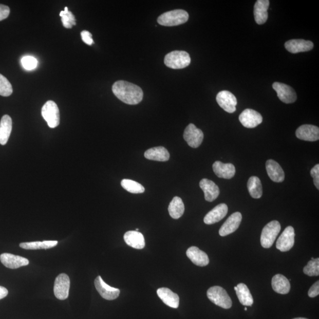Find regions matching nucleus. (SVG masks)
Segmentation results:
<instances>
[{
    "instance_id": "nucleus-1",
    "label": "nucleus",
    "mask_w": 319,
    "mask_h": 319,
    "mask_svg": "<svg viewBox=\"0 0 319 319\" xmlns=\"http://www.w3.org/2000/svg\"><path fill=\"white\" fill-rule=\"evenodd\" d=\"M114 95L122 102L128 105L139 104L143 98V90L135 84L127 81H118L112 87Z\"/></svg>"
},
{
    "instance_id": "nucleus-2",
    "label": "nucleus",
    "mask_w": 319,
    "mask_h": 319,
    "mask_svg": "<svg viewBox=\"0 0 319 319\" xmlns=\"http://www.w3.org/2000/svg\"><path fill=\"white\" fill-rule=\"evenodd\" d=\"M189 14L183 10H175L165 12L157 18L159 25L164 26H176L186 23Z\"/></svg>"
},
{
    "instance_id": "nucleus-3",
    "label": "nucleus",
    "mask_w": 319,
    "mask_h": 319,
    "mask_svg": "<svg viewBox=\"0 0 319 319\" xmlns=\"http://www.w3.org/2000/svg\"><path fill=\"white\" fill-rule=\"evenodd\" d=\"M164 64L168 68L180 69L186 68L191 62L190 55L185 51H173L165 55Z\"/></svg>"
},
{
    "instance_id": "nucleus-4",
    "label": "nucleus",
    "mask_w": 319,
    "mask_h": 319,
    "mask_svg": "<svg viewBox=\"0 0 319 319\" xmlns=\"http://www.w3.org/2000/svg\"><path fill=\"white\" fill-rule=\"evenodd\" d=\"M207 296L215 305L223 309H229L232 305V302L227 291L220 286L211 287L207 291Z\"/></svg>"
},
{
    "instance_id": "nucleus-5",
    "label": "nucleus",
    "mask_w": 319,
    "mask_h": 319,
    "mask_svg": "<svg viewBox=\"0 0 319 319\" xmlns=\"http://www.w3.org/2000/svg\"><path fill=\"white\" fill-rule=\"evenodd\" d=\"M280 231V223L277 220H273L267 224L261 232V243L262 247L265 248L271 247Z\"/></svg>"
},
{
    "instance_id": "nucleus-6",
    "label": "nucleus",
    "mask_w": 319,
    "mask_h": 319,
    "mask_svg": "<svg viewBox=\"0 0 319 319\" xmlns=\"http://www.w3.org/2000/svg\"><path fill=\"white\" fill-rule=\"evenodd\" d=\"M42 115L51 128H56L60 124V112L57 104L53 101H48L43 105Z\"/></svg>"
},
{
    "instance_id": "nucleus-7",
    "label": "nucleus",
    "mask_w": 319,
    "mask_h": 319,
    "mask_svg": "<svg viewBox=\"0 0 319 319\" xmlns=\"http://www.w3.org/2000/svg\"><path fill=\"white\" fill-rule=\"evenodd\" d=\"M70 278L68 275L59 274L55 279L54 294L59 300L64 301L69 296L70 289Z\"/></svg>"
},
{
    "instance_id": "nucleus-8",
    "label": "nucleus",
    "mask_w": 319,
    "mask_h": 319,
    "mask_svg": "<svg viewBox=\"0 0 319 319\" xmlns=\"http://www.w3.org/2000/svg\"><path fill=\"white\" fill-rule=\"evenodd\" d=\"M183 138L189 146L196 148L202 143L204 135L202 130L197 128L194 124H190L184 130Z\"/></svg>"
},
{
    "instance_id": "nucleus-9",
    "label": "nucleus",
    "mask_w": 319,
    "mask_h": 319,
    "mask_svg": "<svg viewBox=\"0 0 319 319\" xmlns=\"http://www.w3.org/2000/svg\"><path fill=\"white\" fill-rule=\"evenodd\" d=\"M273 88L277 92L279 99L284 103L292 104L297 100L296 93L290 86L283 83L274 82Z\"/></svg>"
},
{
    "instance_id": "nucleus-10",
    "label": "nucleus",
    "mask_w": 319,
    "mask_h": 319,
    "mask_svg": "<svg viewBox=\"0 0 319 319\" xmlns=\"http://www.w3.org/2000/svg\"><path fill=\"white\" fill-rule=\"evenodd\" d=\"M94 284L98 292L106 300H115L119 296L120 290L108 285L101 276H98L95 279Z\"/></svg>"
},
{
    "instance_id": "nucleus-11",
    "label": "nucleus",
    "mask_w": 319,
    "mask_h": 319,
    "mask_svg": "<svg viewBox=\"0 0 319 319\" xmlns=\"http://www.w3.org/2000/svg\"><path fill=\"white\" fill-rule=\"evenodd\" d=\"M240 123L243 127L254 128L262 123L263 118L261 114L252 109H246L240 114Z\"/></svg>"
},
{
    "instance_id": "nucleus-12",
    "label": "nucleus",
    "mask_w": 319,
    "mask_h": 319,
    "mask_svg": "<svg viewBox=\"0 0 319 319\" xmlns=\"http://www.w3.org/2000/svg\"><path fill=\"white\" fill-rule=\"evenodd\" d=\"M216 101L224 111L234 113L236 111L237 100L233 93L228 90L219 92L216 96Z\"/></svg>"
},
{
    "instance_id": "nucleus-13",
    "label": "nucleus",
    "mask_w": 319,
    "mask_h": 319,
    "mask_svg": "<svg viewBox=\"0 0 319 319\" xmlns=\"http://www.w3.org/2000/svg\"><path fill=\"white\" fill-rule=\"evenodd\" d=\"M294 230L293 227H287L278 238L276 248L282 252L290 251L294 244Z\"/></svg>"
},
{
    "instance_id": "nucleus-14",
    "label": "nucleus",
    "mask_w": 319,
    "mask_h": 319,
    "mask_svg": "<svg viewBox=\"0 0 319 319\" xmlns=\"http://www.w3.org/2000/svg\"><path fill=\"white\" fill-rule=\"evenodd\" d=\"M242 219V215L239 212L232 214L220 228L219 231L220 236H226L237 230L241 223Z\"/></svg>"
},
{
    "instance_id": "nucleus-15",
    "label": "nucleus",
    "mask_w": 319,
    "mask_h": 319,
    "mask_svg": "<svg viewBox=\"0 0 319 319\" xmlns=\"http://www.w3.org/2000/svg\"><path fill=\"white\" fill-rule=\"evenodd\" d=\"M295 136L302 140L316 141L319 139V128L313 125H302L297 129Z\"/></svg>"
},
{
    "instance_id": "nucleus-16",
    "label": "nucleus",
    "mask_w": 319,
    "mask_h": 319,
    "mask_svg": "<svg viewBox=\"0 0 319 319\" xmlns=\"http://www.w3.org/2000/svg\"><path fill=\"white\" fill-rule=\"evenodd\" d=\"M285 46L288 52L293 54L308 52L314 47L313 42L303 39H292L286 42Z\"/></svg>"
},
{
    "instance_id": "nucleus-17",
    "label": "nucleus",
    "mask_w": 319,
    "mask_h": 319,
    "mask_svg": "<svg viewBox=\"0 0 319 319\" xmlns=\"http://www.w3.org/2000/svg\"><path fill=\"white\" fill-rule=\"evenodd\" d=\"M0 261L4 266L10 269H17L20 267L28 266L29 264L27 258L9 253H4L0 255Z\"/></svg>"
},
{
    "instance_id": "nucleus-18",
    "label": "nucleus",
    "mask_w": 319,
    "mask_h": 319,
    "mask_svg": "<svg viewBox=\"0 0 319 319\" xmlns=\"http://www.w3.org/2000/svg\"><path fill=\"white\" fill-rule=\"evenodd\" d=\"M213 171L219 178L231 179L235 175V167L231 163H223L221 161H216L213 164Z\"/></svg>"
},
{
    "instance_id": "nucleus-19",
    "label": "nucleus",
    "mask_w": 319,
    "mask_h": 319,
    "mask_svg": "<svg viewBox=\"0 0 319 319\" xmlns=\"http://www.w3.org/2000/svg\"><path fill=\"white\" fill-rule=\"evenodd\" d=\"M199 186L204 192V198L208 202H213L218 198L220 194L218 186L212 180L203 179L200 180Z\"/></svg>"
},
{
    "instance_id": "nucleus-20",
    "label": "nucleus",
    "mask_w": 319,
    "mask_h": 319,
    "mask_svg": "<svg viewBox=\"0 0 319 319\" xmlns=\"http://www.w3.org/2000/svg\"><path fill=\"white\" fill-rule=\"evenodd\" d=\"M228 208L226 204L220 203L215 207L204 218V222L207 224L217 223L226 217L228 214Z\"/></svg>"
},
{
    "instance_id": "nucleus-21",
    "label": "nucleus",
    "mask_w": 319,
    "mask_h": 319,
    "mask_svg": "<svg viewBox=\"0 0 319 319\" xmlns=\"http://www.w3.org/2000/svg\"><path fill=\"white\" fill-rule=\"evenodd\" d=\"M187 257L194 265L199 267L207 266L210 263L208 255L196 247H191L186 251Z\"/></svg>"
},
{
    "instance_id": "nucleus-22",
    "label": "nucleus",
    "mask_w": 319,
    "mask_h": 319,
    "mask_svg": "<svg viewBox=\"0 0 319 319\" xmlns=\"http://www.w3.org/2000/svg\"><path fill=\"white\" fill-rule=\"evenodd\" d=\"M266 170L268 175L273 182L281 183L285 180V172H284L281 165L277 161L271 159L267 160Z\"/></svg>"
},
{
    "instance_id": "nucleus-23",
    "label": "nucleus",
    "mask_w": 319,
    "mask_h": 319,
    "mask_svg": "<svg viewBox=\"0 0 319 319\" xmlns=\"http://www.w3.org/2000/svg\"><path fill=\"white\" fill-rule=\"evenodd\" d=\"M157 295L165 305L172 308H178L179 306V295L165 287H162L157 290Z\"/></svg>"
},
{
    "instance_id": "nucleus-24",
    "label": "nucleus",
    "mask_w": 319,
    "mask_h": 319,
    "mask_svg": "<svg viewBox=\"0 0 319 319\" xmlns=\"http://www.w3.org/2000/svg\"><path fill=\"white\" fill-rule=\"evenodd\" d=\"M270 6L269 0H258L254 6V18L258 25H263L268 19V9Z\"/></svg>"
},
{
    "instance_id": "nucleus-25",
    "label": "nucleus",
    "mask_w": 319,
    "mask_h": 319,
    "mask_svg": "<svg viewBox=\"0 0 319 319\" xmlns=\"http://www.w3.org/2000/svg\"><path fill=\"white\" fill-rule=\"evenodd\" d=\"M124 239L129 247L137 250L143 249L145 247V239L141 232L136 231H129L124 234Z\"/></svg>"
},
{
    "instance_id": "nucleus-26",
    "label": "nucleus",
    "mask_w": 319,
    "mask_h": 319,
    "mask_svg": "<svg viewBox=\"0 0 319 319\" xmlns=\"http://www.w3.org/2000/svg\"><path fill=\"white\" fill-rule=\"evenodd\" d=\"M272 287L278 294H286L290 292V283L289 279L282 274H276L272 278Z\"/></svg>"
},
{
    "instance_id": "nucleus-27",
    "label": "nucleus",
    "mask_w": 319,
    "mask_h": 319,
    "mask_svg": "<svg viewBox=\"0 0 319 319\" xmlns=\"http://www.w3.org/2000/svg\"><path fill=\"white\" fill-rule=\"evenodd\" d=\"M144 157L148 160L166 161L170 158V154L164 147H156L147 149L144 153Z\"/></svg>"
},
{
    "instance_id": "nucleus-28",
    "label": "nucleus",
    "mask_w": 319,
    "mask_h": 319,
    "mask_svg": "<svg viewBox=\"0 0 319 319\" xmlns=\"http://www.w3.org/2000/svg\"><path fill=\"white\" fill-rule=\"evenodd\" d=\"M236 294L241 304L246 306H251L253 305L254 299L249 289L245 284L239 283L234 287Z\"/></svg>"
},
{
    "instance_id": "nucleus-29",
    "label": "nucleus",
    "mask_w": 319,
    "mask_h": 319,
    "mask_svg": "<svg viewBox=\"0 0 319 319\" xmlns=\"http://www.w3.org/2000/svg\"><path fill=\"white\" fill-rule=\"evenodd\" d=\"M12 120L9 116H4L0 121V144L5 145L9 141L12 131Z\"/></svg>"
},
{
    "instance_id": "nucleus-30",
    "label": "nucleus",
    "mask_w": 319,
    "mask_h": 319,
    "mask_svg": "<svg viewBox=\"0 0 319 319\" xmlns=\"http://www.w3.org/2000/svg\"><path fill=\"white\" fill-rule=\"evenodd\" d=\"M169 214L173 219H177L182 217L184 212V205L182 199L175 196L168 208Z\"/></svg>"
},
{
    "instance_id": "nucleus-31",
    "label": "nucleus",
    "mask_w": 319,
    "mask_h": 319,
    "mask_svg": "<svg viewBox=\"0 0 319 319\" xmlns=\"http://www.w3.org/2000/svg\"><path fill=\"white\" fill-rule=\"evenodd\" d=\"M247 187L252 198L259 199L262 196V184L261 180H260L258 177H251L248 181Z\"/></svg>"
},
{
    "instance_id": "nucleus-32",
    "label": "nucleus",
    "mask_w": 319,
    "mask_h": 319,
    "mask_svg": "<svg viewBox=\"0 0 319 319\" xmlns=\"http://www.w3.org/2000/svg\"><path fill=\"white\" fill-rule=\"evenodd\" d=\"M57 241H43V242H23L20 243V247L27 250H46L56 247Z\"/></svg>"
},
{
    "instance_id": "nucleus-33",
    "label": "nucleus",
    "mask_w": 319,
    "mask_h": 319,
    "mask_svg": "<svg viewBox=\"0 0 319 319\" xmlns=\"http://www.w3.org/2000/svg\"><path fill=\"white\" fill-rule=\"evenodd\" d=\"M121 184L125 190L132 194H143L145 191L143 185L133 180L123 179L121 181Z\"/></svg>"
},
{
    "instance_id": "nucleus-34",
    "label": "nucleus",
    "mask_w": 319,
    "mask_h": 319,
    "mask_svg": "<svg viewBox=\"0 0 319 319\" xmlns=\"http://www.w3.org/2000/svg\"><path fill=\"white\" fill-rule=\"evenodd\" d=\"M60 16L62 18L63 25L66 29H71L76 25V18L72 12L68 10V7L65 8L64 11H61Z\"/></svg>"
},
{
    "instance_id": "nucleus-35",
    "label": "nucleus",
    "mask_w": 319,
    "mask_h": 319,
    "mask_svg": "<svg viewBox=\"0 0 319 319\" xmlns=\"http://www.w3.org/2000/svg\"><path fill=\"white\" fill-rule=\"evenodd\" d=\"M304 273L310 277L318 276L319 275V258H312L307 263V265L303 269Z\"/></svg>"
},
{
    "instance_id": "nucleus-36",
    "label": "nucleus",
    "mask_w": 319,
    "mask_h": 319,
    "mask_svg": "<svg viewBox=\"0 0 319 319\" xmlns=\"http://www.w3.org/2000/svg\"><path fill=\"white\" fill-rule=\"evenodd\" d=\"M13 88L7 79L0 74V96L9 97L13 93Z\"/></svg>"
},
{
    "instance_id": "nucleus-37",
    "label": "nucleus",
    "mask_w": 319,
    "mask_h": 319,
    "mask_svg": "<svg viewBox=\"0 0 319 319\" xmlns=\"http://www.w3.org/2000/svg\"><path fill=\"white\" fill-rule=\"evenodd\" d=\"M23 68L27 70H33L36 68L37 61L32 57H25L22 59Z\"/></svg>"
},
{
    "instance_id": "nucleus-38",
    "label": "nucleus",
    "mask_w": 319,
    "mask_h": 319,
    "mask_svg": "<svg viewBox=\"0 0 319 319\" xmlns=\"http://www.w3.org/2000/svg\"><path fill=\"white\" fill-rule=\"evenodd\" d=\"M310 175L313 178L314 184L317 189H319V164L314 165L310 171Z\"/></svg>"
},
{
    "instance_id": "nucleus-39",
    "label": "nucleus",
    "mask_w": 319,
    "mask_h": 319,
    "mask_svg": "<svg viewBox=\"0 0 319 319\" xmlns=\"http://www.w3.org/2000/svg\"><path fill=\"white\" fill-rule=\"evenodd\" d=\"M81 37L83 42L89 46L92 45L93 43L92 39V35L88 31L84 30L82 31L81 33Z\"/></svg>"
},
{
    "instance_id": "nucleus-40",
    "label": "nucleus",
    "mask_w": 319,
    "mask_h": 319,
    "mask_svg": "<svg viewBox=\"0 0 319 319\" xmlns=\"http://www.w3.org/2000/svg\"><path fill=\"white\" fill-rule=\"evenodd\" d=\"M10 8L7 6L0 5V21H3L9 17Z\"/></svg>"
},
{
    "instance_id": "nucleus-41",
    "label": "nucleus",
    "mask_w": 319,
    "mask_h": 319,
    "mask_svg": "<svg viewBox=\"0 0 319 319\" xmlns=\"http://www.w3.org/2000/svg\"><path fill=\"white\" fill-rule=\"evenodd\" d=\"M319 294V282L315 283L314 285L310 287L309 290L308 295L311 298H314L317 296Z\"/></svg>"
},
{
    "instance_id": "nucleus-42",
    "label": "nucleus",
    "mask_w": 319,
    "mask_h": 319,
    "mask_svg": "<svg viewBox=\"0 0 319 319\" xmlns=\"http://www.w3.org/2000/svg\"><path fill=\"white\" fill-rule=\"evenodd\" d=\"M9 293L7 289L5 287L0 286V300L5 298Z\"/></svg>"
},
{
    "instance_id": "nucleus-43",
    "label": "nucleus",
    "mask_w": 319,
    "mask_h": 319,
    "mask_svg": "<svg viewBox=\"0 0 319 319\" xmlns=\"http://www.w3.org/2000/svg\"><path fill=\"white\" fill-rule=\"evenodd\" d=\"M293 319H308V318H304V317H297V318H294Z\"/></svg>"
},
{
    "instance_id": "nucleus-44",
    "label": "nucleus",
    "mask_w": 319,
    "mask_h": 319,
    "mask_svg": "<svg viewBox=\"0 0 319 319\" xmlns=\"http://www.w3.org/2000/svg\"><path fill=\"white\" fill-rule=\"evenodd\" d=\"M136 231H139V228H137V229H136Z\"/></svg>"
},
{
    "instance_id": "nucleus-45",
    "label": "nucleus",
    "mask_w": 319,
    "mask_h": 319,
    "mask_svg": "<svg viewBox=\"0 0 319 319\" xmlns=\"http://www.w3.org/2000/svg\"><path fill=\"white\" fill-rule=\"evenodd\" d=\"M244 310H245L246 311H247V307H245V309H244Z\"/></svg>"
}]
</instances>
